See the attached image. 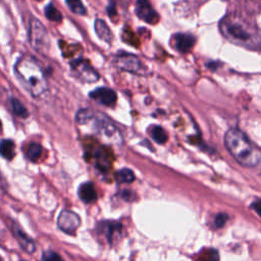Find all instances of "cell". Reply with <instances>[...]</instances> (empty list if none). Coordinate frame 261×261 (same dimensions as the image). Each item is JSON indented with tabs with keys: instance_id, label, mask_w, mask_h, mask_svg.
<instances>
[{
	"instance_id": "cell-1",
	"label": "cell",
	"mask_w": 261,
	"mask_h": 261,
	"mask_svg": "<svg viewBox=\"0 0 261 261\" xmlns=\"http://www.w3.org/2000/svg\"><path fill=\"white\" fill-rule=\"evenodd\" d=\"M224 143L228 152L241 165L246 167L261 166L260 149L240 129L231 128L227 130L224 137Z\"/></svg>"
},
{
	"instance_id": "cell-2",
	"label": "cell",
	"mask_w": 261,
	"mask_h": 261,
	"mask_svg": "<svg viewBox=\"0 0 261 261\" xmlns=\"http://www.w3.org/2000/svg\"><path fill=\"white\" fill-rule=\"evenodd\" d=\"M16 77L22 87L34 97L40 96L47 89L45 71L32 56H23L14 66Z\"/></svg>"
},
{
	"instance_id": "cell-3",
	"label": "cell",
	"mask_w": 261,
	"mask_h": 261,
	"mask_svg": "<svg viewBox=\"0 0 261 261\" xmlns=\"http://www.w3.org/2000/svg\"><path fill=\"white\" fill-rule=\"evenodd\" d=\"M91 121L94 122L93 128L95 132L100 136L103 140L110 142V143H119L121 141L120 134L114 123L104 114H98L94 115L90 119Z\"/></svg>"
},
{
	"instance_id": "cell-4",
	"label": "cell",
	"mask_w": 261,
	"mask_h": 261,
	"mask_svg": "<svg viewBox=\"0 0 261 261\" xmlns=\"http://www.w3.org/2000/svg\"><path fill=\"white\" fill-rule=\"evenodd\" d=\"M220 28L223 35L227 39L234 41L236 43L251 42L253 39V35L247 29V27H245V24L243 23H240L238 20L225 18L224 20H222Z\"/></svg>"
},
{
	"instance_id": "cell-5",
	"label": "cell",
	"mask_w": 261,
	"mask_h": 261,
	"mask_svg": "<svg viewBox=\"0 0 261 261\" xmlns=\"http://www.w3.org/2000/svg\"><path fill=\"white\" fill-rule=\"evenodd\" d=\"M29 38L31 45L35 48V50L44 53L48 49L49 38L47 31L41 21L36 18H31L30 20Z\"/></svg>"
},
{
	"instance_id": "cell-6",
	"label": "cell",
	"mask_w": 261,
	"mask_h": 261,
	"mask_svg": "<svg viewBox=\"0 0 261 261\" xmlns=\"http://www.w3.org/2000/svg\"><path fill=\"white\" fill-rule=\"evenodd\" d=\"M70 68L74 76L84 83H94L99 80L98 72L85 59H74L70 62Z\"/></svg>"
},
{
	"instance_id": "cell-7",
	"label": "cell",
	"mask_w": 261,
	"mask_h": 261,
	"mask_svg": "<svg viewBox=\"0 0 261 261\" xmlns=\"http://www.w3.org/2000/svg\"><path fill=\"white\" fill-rule=\"evenodd\" d=\"M114 62L116 66L124 71L138 73L143 70V64L140 59L133 54L129 53H119L115 56Z\"/></svg>"
},
{
	"instance_id": "cell-8",
	"label": "cell",
	"mask_w": 261,
	"mask_h": 261,
	"mask_svg": "<svg viewBox=\"0 0 261 261\" xmlns=\"http://www.w3.org/2000/svg\"><path fill=\"white\" fill-rule=\"evenodd\" d=\"M57 224L62 231L72 234L79 228L81 218L76 213L70 210H62L58 216Z\"/></svg>"
},
{
	"instance_id": "cell-9",
	"label": "cell",
	"mask_w": 261,
	"mask_h": 261,
	"mask_svg": "<svg viewBox=\"0 0 261 261\" xmlns=\"http://www.w3.org/2000/svg\"><path fill=\"white\" fill-rule=\"evenodd\" d=\"M136 14L140 19L151 24H155L159 19L157 12L153 9L148 0H137Z\"/></svg>"
},
{
	"instance_id": "cell-10",
	"label": "cell",
	"mask_w": 261,
	"mask_h": 261,
	"mask_svg": "<svg viewBox=\"0 0 261 261\" xmlns=\"http://www.w3.org/2000/svg\"><path fill=\"white\" fill-rule=\"evenodd\" d=\"M90 97L100 104L105 106H112L115 104L117 96L116 93L109 88H98L90 93Z\"/></svg>"
},
{
	"instance_id": "cell-11",
	"label": "cell",
	"mask_w": 261,
	"mask_h": 261,
	"mask_svg": "<svg viewBox=\"0 0 261 261\" xmlns=\"http://www.w3.org/2000/svg\"><path fill=\"white\" fill-rule=\"evenodd\" d=\"M174 48L179 52H188L195 44V38L190 34H176L172 38Z\"/></svg>"
},
{
	"instance_id": "cell-12",
	"label": "cell",
	"mask_w": 261,
	"mask_h": 261,
	"mask_svg": "<svg viewBox=\"0 0 261 261\" xmlns=\"http://www.w3.org/2000/svg\"><path fill=\"white\" fill-rule=\"evenodd\" d=\"M121 230L120 223L114 222V221H104L100 222L97 228V231L101 234H103L108 242H112L115 234H118Z\"/></svg>"
},
{
	"instance_id": "cell-13",
	"label": "cell",
	"mask_w": 261,
	"mask_h": 261,
	"mask_svg": "<svg viewBox=\"0 0 261 261\" xmlns=\"http://www.w3.org/2000/svg\"><path fill=\"white\" fill-rule=\"evenodd\" d=\"M11 228L22 249L28 253H33L35 251V244L33 240L29 238L16 223H13L11 225Z\"/></svg>"
},
{
	"instance_id": "cell-14",
	"label": "cell",
	"mask_w": 261,
	"mask_h": 261,
	"mask_svg": "<svg viewBox=\"0 0 261 261\" xmlns=\"http://www.w3.org/2000/svg\"><path fill=\"white\" fill-rule=\"evenodd\" d=\"M80 199L85 203H93L97 199V192L92 182L87 181L79 187L77 191Z\"/></svg>"
},
{
	"instance_id": "cell-15",
	"label": "cell",
	"mask_w": 261,
	"mask_h": 261,
	"mask_svg": "<svg viewBox=\"0 0 261 261\" xmlns=\"http://www.w3.org/2000/svg\"><path fill=\"white\" fill-rule=\"evenodd\" d=\"M96 166L102 170H107L110 166V154L105 148H97L94 153Z\"/></svg>"
},
{
	"instance_id": "cell-16",
	"label": "cell",
	"mask_w": 261,
	"mask_h": 261,
	"mask_svg": "<svg viewBox=\"0 0 261 261\" xmlns=\"http://www.w3.org/2000/svg\"><path fill=\"white\" fill-rule=\"evenodd\" d=\"M94 27H95V31H96L97 36L101 40H103L107 43H110L112 41V39H113L112 33H111L110 29L108 28V25L106 24V22L104 20L96 19Z\"/></svg>"
},
{
	"instance_id": "cell-17",
	"label": "cell",
	"mask_w": 261,
	"mask_h": 261,
	"mask_svg": "<svg viewBox=\"0 0 261 261\" xmlns=\"http://www.w3.org/2000/svg\"><path fill=\"white\" fill-rule=\"evenodd\" d=\"M15 145L11 140H3L0 142V155L6 160H11L14 157Z\"/></svg>"
},
{
	"instance_id": "cell-18",
	"label": "cell",
	"mask_w": 261,
	"mask_h": 261,
	"mask_svg": "<svg viewBox=\"0 0 261 261\" xmlns=\"http://www.w3.org/2000/svg\"><path fill=\"white\" fill-rule=\"evenodd\" d=\"M194 261H219V255L214 249H203L197 254Z\"/></svg>"
},
{
	"instance_id": "cell-19",
	"label": "cell",
	"mask_w": 261,
	"mask_h": 261,
	"mask_svg": "<svg viewBox=\"0 0 261 261\" xmlns=\"http://www.w3.org/2000/svg\"><path fill=\"white\" fill-rule=\"evenodd\" d=\"M10 105H11V110H12V112H13L16 116H18V117H20V118H27V117L29 116V112H28L27 108H25V107L23 106V104H22L20 101H18L17 99L12 98V99L10 100Z\"/></svg>"
},
{
	"instance_id": "cell-20",
	"label": "cell",
	"mask_w": 261,
	"mask_h": 261,
	"mask_svg": "<svg viewBox=\"0 0 261 261\" xmlns=\"http://www.w3.org/2000/svg\"><path fill=\"white\" fill-rule=\"evenodd\" d=\"M43 148L39 143H31L27 148V157L32 161H37L42 155Z\"/></svg>"
},
{
	"instance_id": "cell-21",
	"label": "cell",
	"mask_w": 261,
	"mask_h": 261,
	"mask_svg": "<svg viewBox=\"0 0 261 261\" xmlns=\"http://www.w3.org/2000/svg\"><path fill=\"white\" fill-rule=\"evenodd\" d=\"M115 178L119 184H129L134 181L135 174L129 168H122L117 171Z\"/></svg>"
},
{
	"instance_id": "cell-22",
	"label": "cell",
	"mask_w": 261,
	"mask_h": 261,
	"mask_svg": "<svg viewBox=\"0 0 261 261\" xmlns=\"http://www.w3.org/2000/svg\"><path fill=\"white\" fill-rule=\"evenodd\" d=\"M151 137L158 144H164L167 141V134L161 126H158V125L152 126Z\"/></svg>"
},
{
	"instance_id": "cell-23",
	"label": "cell",
	"mask_w": 261,
	"mask_h": 261,
	"mask_svg": "<svg viewBox=\"0 0 261 261\" xmlns=\"http://www.w3.org/2000/svg\"><path fill=\"white\" fill-rule=\"evenodd\" d=\"M45 15L46 17L51 20V21H55V22H60L62 20V15L59 12V10L52 4H48L45 7Z\"/></svg>"
},
{
	"instance_id": "cell-24",
	"label": "cell",
	"mask_w": 261,
	"mask_h": 261,
	"mask_svg": "<svg viewBox=\"0 0 261 261\" xmlns=\"http://www.w3.org/2000/svg\"><path fill=\"white\" fill-rule=\"evenodd\" d=\"M68 8L75 14H86V8L81 0H65Z\"/></svg>"
},
{
	"instance_id": "cell-25",
	"label": "cell",
	"mask_w": 261,
	"mask_h": 261,
	"mask_svg": "<svg viewBox=\"0 0 261 261\" xmlns=\"http://www.w3.org/2000/svg\"><path fill=\"white\" fill-rule=\"evenodd\" d=\"M43 261H64L63 258L54 251H46L42 256Z\"/></svg>"
},
{
	"instance_id": "cell-26",
	"label": "cell",
	"mask_w": 261,
	"mask_h": 261,
	"mask_svg": "<svg viewBox=\"0 0 261 261\" xmlns=\"http://www.w3.org/2000/svg\"><path fill=\"white\" fill-rule=\"evenodd\" d=\"M227 219H228L227 214H225V213L217 214L216 217H215V219H214V225H215V227H222V226L225 224V222L227 221Z\"/></svg>"
},
{
	"instance_id": "cell-27",
	"label": "cell",
	"mask_w": 261,
	"mask_h": 261,
	"mask_svg": "<svg viewBox=\"0 0 261 261\" xmlns=\"http://www.w3.org/2000/svg\"><path fill=\"white\" fill-rule=\"evenodd\" d=\"M252 209L255 210V212L261 217V200H256L255 202L252 203L251 205Z\"/></svg>"
},
{
	"instance_id": "cell-28",
	"label": "cell",
	"mask_w": 261,
	"mask_h": 261,
	"mask_svg": "<svg viewBox=\"0 0 261 261\" xmlns=\"http://www.w3.org/2000/svg\"><path fill=\"white\" fill-rule=\"evenodd\" d=\"M130 195H133V193L130 191H123V193H122V197L127 201H130Z\"/></svg>"
},
{
	"instance_id": "cell-29",
	"label": "cell",
	"mask_w": 261,
	"mask_h": 261,
	"mask_svg": "<svg viewBox=\"0 0 261 261\" xmlns=\"http://www.w3.org/2000/svg\"><path fill=\"white\" fill-rule=\"evenodd\" d=\"M1 130H2V123H1V120H0V133H1Z\"/></svg>"
},
{
	"instance_id": "cell-30",
	"label": "cell",
	"mask_w": 261,
	"mask_h": 261,
	"mask_svg": "<svg viewBox=\"0 0 261 261\" xmlns=\"http://www.w3.org/2000/svg\"><path fill=\"white\" fill-rule=\"evenodd\" d=\"M0 261H3V259H2V258H1V257H0Z\"/></svg>"
},
{
	"instance_id": "cell-31",
	"label": "cell",
	"mask_w": 261,
	"mask_h": 261,
	"mask_svg": "<svg viewBox=\"0 0 261 261\" xmlns=\"http://www.w3.org/2000/svg\"><path fill=\"white\" fill-rule=\"evenodd\" d=\"M21 261H25V260H21Z\"/></svg>"
},
{
	"instance_id": "cell-32",
	"label": "cell",
	"mask_w": 261,
	"mask_h": 261,
	"mask_svg": "<svg viewBox=\"0 0 261 261\" xmlns=\"http://www.w3.org/2000/svg\"><path fill=\"white\" fill-rule=\"evenodd\" d=\"M37 1H41V0H37Z\"/></svg>"
}]
</instances>
